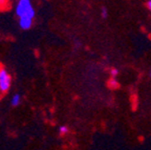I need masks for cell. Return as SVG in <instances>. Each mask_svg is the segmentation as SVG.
I'll return each mask as SVG.
<instances>
[{
  "mask_svg": "<svg viewBox=\"0 0 151 150\" xmlns=\"http://www.w3.org/2000/svg\"><path fill=\"white\" fill-rule=\"evenodd\" d=\"M15 15L18 18L23 16H29L35 18L36 11L33 6L32 0H17L15 5Z\"/></svg>",
  "mask_w": 151,
  "mask_h": 150,
  "instance_id": "1",
  "label": "cell"
},
{
  "mask_svg": "<svg viewBox=\"0 0 151 150\" xmlns=\"http://www.w3.org/2000/svg\"><path fill=\"white\" fill-rule=\"evenodd\" d=\"M12 76L6 68L0 66V94H5L12 87Z\"/></svg>",
  "mask_w": 151,
  "mask_h": 150,
  "instance_id": "2",
  "label": "cell"
},
{
  "mask_svg": "<svg viewBox=\"0 0 151 150\" xmlns=\"http://www.w3.org/2000/svg\"><path fill=\"white\" fill-rule=\"evenodd\" d=\"M34 19L33 17H29V16H23V17H20L18 18V24H19V27L23 30V31H28V30H31L32 26H33L34 23Z\"/></svg>",
  "mask_w": 151,
  "mask_h": 150,
  "instance_id": "3",
  "label": "cell"
},
{
  "mask_svg": "<svg viewBox=\"0 0 151 150\" xmlns=\"http://www.w3.org/2000/svg\"><path fill=\"white\" fill-rule=\"evenodd\" d=\"M22 101V97L20 94H14L11 98V105L13 107H18Z\"/></svg>",
  "mask_w": 151,
  "mask_h": 150,
  "instance_id": "4",
  "label": "cell"
},
{
  "mask_svg": "<svg viewBox=\"0 0 151 150\" xmlns=\"http://www.w3.org/2000/svg\"><path fill=\"white\" fill-rule=\"evenodd\" d=\"M11 9V0H0V12Z\"/></svg>",
  "mask_w": 151,
  "mask_h": 150,
  "instance_id": "5",
  "label": "cell"
},
{
  "mask_svg": "<svg viewBox=\"0 0 151 150\" xmlns=\"http://www.w3.org/2000/svg\"><path fill=\"white\" fill-rule=\"evenodd\" d=\"M108 85L111 87V88H116V87L119 86V84H118V81H116V78H111V79L109 80Z\"/></svg>",
  "mask_w": 151,
  "mask_h": 150,
  "instance_id": "6",
  "label": "cell"
},
{
  "mask_svg": "<svg viewBox=\"0 0 151 150\" xmlns=\"http://www.w3.org/2000/svg\"><path fill=\"white\" fill-rule=\"evenodd\" d=\"M101 16L103 19H106L108 17V11H107L106 7H102L101 9Z\"/></svg>",
  "mask_w": 151,
  "mask_h": 150,
  "instance_id": "7",
  "label": "cell"
},
{
  "mask_svg": "<svg viewBox=\"0 0 151 150\" xmlns=\"http://www.w3.org/2000/svg\"><path fill=\"white\" fill-rule=\"evenodd\" d=\"M59 132H60V134H66L67 132H68V128H67L66 126H60Z\"/></svg>",
  "mask_w": 151,
  "mask_h": 150,
  "instance_id": "8",
  "label": "cell"
},
{
  "mask_svg": "<svg viewBox=\"0 0 151 150\" xmlns=\"http://www.w3.org/2000/svg\"><path fill=\"white\" fill-rule=\"evenodd\" d=\"M118 74H119V71L116 68H111L110 69V75L112 78H116V76H118Z\"/></svg>",
  "mask_w": 151,
  "mask_h": 150,
  "instance_id": "9",
  "label": "cell"
},
{
  "mask_svg": "<svg viewBox=\"0 0 151 150\" xmlns=\"http://www.w3.org/2000/svg\"><path fill=\"white\" fill-rule=\"evenodd\" d=\"M147 9L151 11V0H148V1H147Z\"/></svg>",
  "mask_w": 151,
  "mask_h": 150,
  "instance_id": "10",
  "label": "cell"
},
{
  "mask_svg": "<svg viewBox=\"0 0 151 150\" xmlns=\"http://www.w3.org/2000/svg\"><path fill=\"white\" fill-rule=\"evenodd\" d=\"M149 77H150V79H151V68H150V71H149Z\"/></svg>",
  "mask_w": 151,
  "mask_h": 150,
  "instance_id": "11",
  "label": "cell"
},
{
  "mask_svg": "<svg viewBox=\"0 0 151 150\" xmlns=\"http://www.w3.org/2000/svg\"><path fill=\"white\" fill-rule=\"evenodd\" d=\"M0 96H1V94H0Z\"/></svg>",
  "mask_w": 151,
  "mask_h": 150,
  "instance_id": "12",
  "label": "cell"
}]
</instances>
